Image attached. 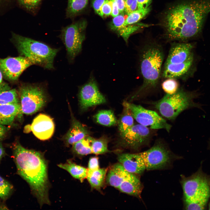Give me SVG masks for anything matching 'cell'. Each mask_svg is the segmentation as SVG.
<instances>
[{"label":"cell","mask_w":210,"mask_h":210,"mask_svg":"<svg viewBox=\"0 0 210 210\" xmlns=\"http://www.w3.org/2000/svg\"><path fill=\"white\" fill-rule=\"evenodd\" d=\"M13 150L18 173L29 185L40 205L49 204L47 165L44 157L19 143L14 145Z\"/></svg>","instance_id":"2"},{"label":"cell","mask_w":210,"mask_h":210,"mask_svg":"<svg viewBox=\"0 0 210 210\" xmlns=\"http://www.w3.org/2000/svg\"><path fill=\"white\" fill-rule=\"evenodd\" d=\"M193 47L189 43H172L164 65L162 77L176 79L183 78L186 75L193 61L191 52Z\"/></svg>","instance_id":"5"},{"label":"cell","mask_w":210,"mask_h":210,"mask_svg":"<svg viewBox=\"0 0 210 210\" xmlns=\"http://www.w3.org/2000/svg\"><path fill=\"white\" fill-rule=\"evenodd\" d=\"M88 0H68L66 10L67 18H72L77 15L86 7Z\"/></svg>","instance_id":"22"},{"label":"cell","mask_w":210,"mask_h":210,"mask_svg":"<svg viewBox=\"0 0 210 210\" xmlns=\"http://www.w3.org/2000/svg\"><path fill=\"white\" fill-rule=\"evenodd\" d=\"M141 54L140 69L143 82L132 99L156 88L160 77L164 59L161 47L154 43H149L144 47Z\"/></svg>","instance_id":"3"},{"label":"cell","mask_w":210,"mask_h":210,"mask_svg":"<svg viewBox=\"0 0 210 210\" xmlns=\"http://www.w3.org/2000/svg\"><path fill=\"white\" fill-rule=\"evenodd\" d=\"M134 0H126L125 4L124 12H125L129 9L132 5Z\"/></svg>","instance_id":"44"},{"label":"cell","mask_w":210,"mask_h":210,"mask_svg":"<svg viewBox=\"0 0 210 210\" xmlns=\"http://www.w3.org/2000/svg\"><path fill=\"white\" fill-rule=\"evenodd\" d=\"M139 153L147 170L163 168L169 163L171 159L170 152L161 144H157L148 150Z\"/></svg>","instance_id":"11"},{"label":"cell","mask_w":210,"mask_h":210,"mask_svg":"<svg viewBox=\"0 0 210 210\" xmlns=\"http://www.w3.org/2000/svg\"><path fill=\"white\" fill-rule=\"evenodd\" d=\"M107 171L106 168H99L87 174V178L92 188L98 190L101 188L104 181Z\"/></svg>","instance_id":"23"},{"label":"cell","mask_w":210,"mask_h":210,"mask_svg":"<svg viewBox=\"0 0 210 210\" xmlns=\"http://www.w3.org/2000/svg\"><path fill=\"white\" fill-rule=\"evenodd\" d=\"M108 142L107 138L104 137L97 139H93L91 144L92 153L101 154L108 152Z\"/></svg>","instance_id":"29"},{"label":"cell","mask_w":210,"mask_h":210,"mask_svg":"<svg viewBox=\"0 0 210 210\" xmlns=\"http://www.w3.org/2000/svg\"><path fill=\"white\" fill-rule=\"evenodd\" d=\"M58 166L67 171L74 178L82 182L87 178L88 169L76 164L70 160L64 164H60Z\"/></svg>","instance_id":"21"},{"label":"cell","mask_w":210,"mask_h":210,"mask_svg":"<svg viewBox=\"0 0 210 210\" xmlns=\"http://www.w3.org/2000/svg\"><path fill=\"white\" fill-rule=\"evenodd\" d=\"M87 25L85 20H81L61 30L60 37L65 46L70 62L72 61L81 50Z\"/></svg>","instance_id":"9"},{"label":"cell","mask_w":210,"mask_h":210,"mask_svg":"<svg viewBox=\"0 0 210 210\" xmlns=\"http://www.w3.org/2000/svg\"><path fill=\"white\" fill-rule=\"evenodd\" d=\"M123 114L118 121V128L120 135L125 132L134 125V118L127 108L124 106Z\"/></svg>","instance_id":"26"},{"label":"cell","mask_w":210,"mask_h":210,"mask_svg":"<svg viewBox=\"0 0 210 210\" xmlns=\"http://www.w3.org/2000/svg\"><path fill=\"white\" fill-rule=\"evenodd\" d=\"M89 134L88 129L73 116L71 127L65 136L64 140L67 144L73 145Z\"/></svg>","instance_id":"17"},{"label":"cell","mask_w":210,"mask_h":210,"mask_svg":"<svg viewBox=\"0 0 210 210\" xmlns=\"http://www.w3.org/2000/svg\"><path fill=\"white\" fill-rule=\"evenodd\" d=\"M199 96L194 92L179 88L175 93L172 94H166L161 99L152 104L162 116L173 120L186 109L192 108L202 109V105L194 101Z\"/></svg>","instance_id":"6"},{"label":"cell","mask_w":210,"mask_h":210,"mask_svg":"<svg viewBox=\"0 0 210 210\" xmlns=\"http://www.w3.org/2000/svg\"><path fill=\"white\" fill-rule=\"evenodd\" d=\"M137 2V9H142L150 6L152 0H136Z\"/></svg>","instance_id":"39"},{"label":"cell","mask_w":210,"mask_h":210,"mask_svg":"<svg viewBox=\"0 0 210 210\" xmlns=\"http://www.w3.org/2000/svg\"><path fill=\"white\" fill-rule=\"evenodd\" d=\"M210 12V0H185L173 5L164 15L166 37L184 41L198 35Z\"/></svg>","instance_id":"1"},{"label":"cell","mask_w":210,"mask_h":210,"mask_svg":"<svg viewBox=\"0 0 210 210\" xmlns=\"http://www.w3.org/2000/svg\"><path fill=\"white\" fill-rule=\"evenodd\" d=\"M112 9V1L108 0L105 2L101 8V11L104 16H108L111 15Z\"/></svg>","instance_id":"38"},{"label":"cell","mask_w":210,"mask_h":210,"mask_svg":"<svg viewBox=\"0 0 210 210\" xmlns=\"http://www.w3.org/2000/svg\"><path fill=\"white\" fill-rule=\"evenodd\" d=\"M19 4L26 9L30 11L36 9L41 0H18Z\"/></svg>","instance_id":"35"},{"label":"cell","mask_w":210,"mask_h":210,"mask_svg":"<svg viewBox=\"0 0 210 210\" xmlns=\"http://www.w3.org/2000/svg\"><path fill=\"white\" fill-rule=\"evenodd\" d=\"M21 107V114L31 115L36 113L45 105L46 93L40 84H22L18 91Z\"/></svg>","instance_id":"7"},{"label":"cell","mask_w":210,"mask_h":210,"mask_svg":"<svg viewBox=\"0 0 210 210\" xmlns=\"http://www.w3.org/2000/svg\"><path fill=\"white\" fill-rule=\"evenodd\" d=\"M124 14V13H120L113 17L110 24L111 29L118 33L126 25L125 24V19Z\"/></svg>","instance_id":"32"},{"label":"cell","mask_w":210,"mask_h":210,"mask_svg":"<svg viewBox=\"0 0 210 210\" xmlns=\"http://www.w3.org/2000/svg\"><path fill=\"white\" fill-rule=\"evenodd\" d=\"M162 87L166 94H172L178 90L179 84L176 79L168 78L162 82Z\"/></svg>","instance_id":"31"},{"label":"cell","mask_w":210,"mask_h":210,"mask_svg":"<svg viewBox=\"0 0 210 210\" xmlns=\"http://www.w3.org/2000/svg\"><path fill=\"white\" fill-rule=\"evenodd\" d=\"M123 105L129 109L134 118L139 124L152 129H164L170 131L172 126L155 112L127 102H124Z\"/></svg>","instance_id":"10"},{"label":"cell","mask_w":210,"mask_h":210,"mask_svg":"<svg viewBox=\"0 0 210 210\" xmlns=\"http://www.w3.org/2000/svg\"><path fill=\"white\" fill-rule=\"evenodd\" d=\"M94 118L97 123L106 126L113 125L117 122L113 112L110 110L99 111L95 115Z\"/></svg>","instance_id":"24"},{"label":"cell","mask_w":210,"mask_h":210,"mask_svg":"<svg viewBox=\"0 0 210 210\" xmlns=\"http://www.w3.org/2000/svg\"><path fill=\"white\" fill-rule=\"evenodd\" d=\"M151 7L140 9H137L128 15L125 19V24L126 25L136 23L145 17L150 11Z\"/></svg>","instance_id":"28"},{"label":"cell","mask_w":210,"mask_h":210,"mask_svg":"<svg viewBox=\"0 0 210 210\" xmlns=\"http://www.w3.org/2000/svg\"><path fill=\"white\" fill-rule=\"evenodd\" d=\"M112 1V9L111 15L113 17L119 15L120 13L117 5L114 0H111Z\"/></svg>","instance_id":"41"},{"label":"cell","mask_w":210,"mask_h":210,"mask_svg":"<svg viewBox=\"0 0 210 210\" xmlns=\"http://www.w3.org/2000/svg\"><path fill=\"white\" fill-rule=\"evenodd\" d=\"M141 28L140 25H126L118 34L122 36L125 41L127 42L130 36L133 33L139 30Z\"/></svg>","instance_id":"33"},{"label":"cell","mask_w":210,"mask_h":210,"mask_svg":"<svg viewBox=\"0 0 210 210\" xmlns=\"http://www.w3.org/2000/svg\"><path fill=\"white\" fill-rule=\"evenodd\" d=\"M99 168L98 158L96 157L91 158L89 161L87 174L91 173Z\"/></svg>","instance_id":"36"},{"label":"cell","mask_w":210,"mask_h":210,"mask_svg":"<svg viewBox=\"0 0 210 210\" xmlns=\"http://www.w3.org/2000/svg\"><path fill=\"white\" fill-rule=\"evenodd\" d=\"M21 114L20 103L0 105V124H12L16 116Z\"/></svg>","instance_id":"19"},{"label":"cell","mask_w":210,"mask_h":210,"mask_svg":"<svg viewBox=\"0 0 210 210\" xmlns=\"http://www.w3.org/2000/svg\"><path fill=\"white\" fill-rule=\"evenodd\" d=\"M182 187L185 202L209 200L210 176L203 172L200 168L191 176L184 178Z\"/></svg>","instance_id":"8"},{"label":"cell","mask_w":210,"mask_h":210,"mask_svg":"<svg viewBox=\"0 0 210 210\" xmlns=\"http://www.w3.org/2000/svg\"><path fill=\"white\" fill-rule=\"evenodd\" d=\"M94 138L88 135L74 144L73 149L77 154L86 155L92 153L91 144Z\"/></svg>","instance_id":"25"},{"label":"cell","mask_w":210,"mask_h":210,"mask_svg":"<svg viewBox=\"0 0 210 210\" xmlns=\"http://www.w3.org/2000/svg\"><path fill=\"white\" fill-rule=\"evenodd\" d=\"M32 65L29 59L21 56L0 58V71L3 76L10 81L17 80L23 71Z\"/></svg>","instance_id":"12"},{"label":"cell","mask_w":210,"mask_h":210,"mask_svg":"<svg viewBox=\"0 0 210 210\" xmlns=\"http://www.w3.org/2000/svg\"><path fill=\"white\" fill-rule=\"evenodd\" d=\"M209 209H210V204H209Z\"/></svg>","instance_id":"47"},{"label":"cell","mask_w":210,"mask_h":210,"mask_svg":"<svg viewBox=\"0 0 210 210\" xmlns=\"http://www.w3.org/2000/svg\"><path fill=\"white\" fill-rule=\"evenodd\" d=\"M3 77L2 74L0 71V92L11 89L8 85L4 81Z\"/></svg>","instance_id":"40"},{"label":"cell","mask_w":210,"mask_h":210,"mask_svg":"<svg viewBox=\"0 0 210 210\" xmlns=\"http://www.w3.org/2000/svg\"><path fill=\"white\" fill-rule=\"evenodd\" d=\"M7 131V129L4 125L0 124V141L4 137Z\"/></svg>","instance_id":"43"},{"label":"cell","mask_w":210,"mask_h":210,"mask_svg":"<svg viewBox=\"0 0 210 210\" xmlns=\"http://www.w3.org/2000/svg\"><path fill=\"white\" fill-rule=\"evenodd\" d=\"M13 190L12 185L0 175V198L6 200L10 196Z\"/></svg>","instance_id":"30"},{"label":"cell","mask_w":210,"mask_h":210,"mask_svg":"<svg viewBox=\"0 0 210 210\" xmlns=\"http://www.w3.org/2000/svg\"><path fill=\"white\" fill-rule=\"evenodd\" d=\"M118 189L123 193L138 197L140 196L142 188L139 180L129 173Z\"/></svg>","instance_id":"18"},{"label":"cell","mask_w":210,"mask_h":210,"mask_svg":"<svg viewBox=\"0 0 210 210\" xmlns=\"http://www.w3.org/2000/svg\"><path fill=\"white\" fill-rule=\"evenodd\" d=\"M122 145L125 148L136 149L148 141L150 132L147 127L140 124L134 125L121 135Z\"/></svg>","instance_id":"14"},{"label":"cell","mask_w":210,"mask_h":210,"mask_svg":"<svg viewBox=\"0 0 210 210\" xmlns=\"http://www.w3.org/2000/svg\"><path fill=\"white\" fill-rule=\"evenodd\" d=\"M129 173L120 163L116 164L112 166L108 172L107 182L110 186L118 189Z\"/></svg>","instance_id":"20"},{"label":"cell","mask_w":210,"mask_h":210,"mask_svg":"<svg viewBox=\"0 0 210 210\" xmlns=\"http://www.w3.org/2000/svg\"><path fill=\"white\" fill-rule=\"evenodd\" d=\"M208 201V200L205 199L185 202V207L187 210L204 209Z\"/></svg>","instance_id":"34"},{"label":"cell","mask_w":210,"mask_h":210,"mask_svg":"<svg viewBox=\"0 0 210 210\" xmlns=\"http://www.w3.org/2000/svg\"><path fill=\"white\" fill-rule=\"evenodd\" d=\"M79 104L83 110L105 103L106 99L99 90L95 81L90 79L81 88L79 94Z\"/></svg>","instance_id":"13"},{"label":"cell","mask_w":210,"mask_h":210,"mask_svg":"<svg viewBox=\"0 0 210 210\" xmlns=\"http://www.w3.org/2000/svg\"><path fill=\"white\" fill-rule=\"evenodd\" d=\"M5 155V151L2 146V144L0 142V162L4 156Z\"/></svg>","instance_id":"45"},{"label":"cell","mask_w":210,"mask_h":210,"mask_svg":"<svg viewBox=\"0 0 210 210\" xmlns=\"http://www.w3.org/2000/svg\"><path fill=\"white\" fill-rule=\"evenodd\" d=\"M208 148L210 149V140L208 141Z\"/></svg>","instance_id":"46"},{"label":"cell","mask_w":210,"mask_h":210,"mask_svg":"<svg viewBox=\"0 0 210 210\" xmlns=\"http://www.w3.org/2000/svg\"><path fill=\"white\" fill-rule=\"evenodd\" d=\"M118 160L128 172L133 174H141L146 168L139 153H123L119 155Z\"/></svg>","instance_id":"16"},{"label":"cell","mask_w":210,"mask_h":210,"mask_svg":"<svg viewBox=\"0 0 210 210\" xmlns=\"http://www.w3.org/2000/svg\"><path fill=\"white\" fill-rule=\"evenodd\" d=\"M108 0H93L92 3V7L96 13L100 16H104L101 11V8L104 3Z\"/></svg>","instance_id":"37"},{"label":"cell","mask_w":210,"mask_h":210,"mask_svg":"<svg viewBox=\"0 0 210 210\" xmlns=\"http://www.w3.org/2000/svg\"><path fill=\"white\" fill-rule=\"evenodd\" d=\"M12 40L20 56L27 58L33 65L49 70L54 69V60L59 49L14 33Z\"/></svg>","instance_id":"4"},{"label":"cell","mask_w":210,"mask_h":210,"mask_svg":"<svg viewBox=\"0 0 210 210\" xmlns=\"http://www.w3.org/2000/svg\"><path fill=\"white\" fill-rule=\"evenodd\" d=\"M30 129L37 138L46 140L50 139L53 135L55 125L50 117L45 114H40L33 120Z\"/></svg>","instance_id":"15"},{"label":"cell","mask_w":210,"mask_h":210,"mask_svg":"<svg viewBox=\"0 0 210 210\" xmlns=\"http://www.w3.org/2000/svg\"><path fill=\"white\" fill-rule=\"evenodd\" d=\"M20 103L18 92L15 89L0 92V105Z\"/></svg>","instance_id":"27"},{"label":"cell","mask_w":210,"mask_h":210,"mask_svg":"<svg viewBox=\"0 0 210 210\" xmlns=\"http://www.w3.org/2000/svg\"><path fill=\"white\" fill-rule=\"evenodd\" d=\"M118 6L120 13L125 11V4L126 0H114Z\"/></svg>","instance_id":"42"}]
</instances>
